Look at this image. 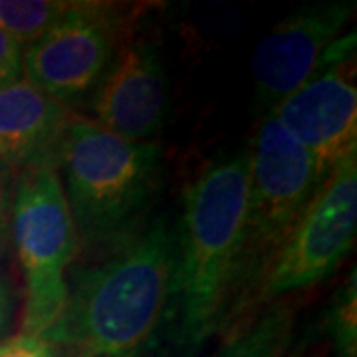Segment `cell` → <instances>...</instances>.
Segmentation results:
<instances>
[{"instance_id": "cell-1", "label": "cell", "mask_w": 357, "mask_h": 357, "mask_svg": "<svg viewBox=\"0 0 357 357\" xmlns=\"http://www.w3.org/2000/svg\"><path fill=\"white\" fill-rule=\"evenodd\" d=\"M248 149L218 153L183 192L167 312L169 342L195 357L222 330L244 288Z\"/></svg>"}, {"instance_id": "cell-2", "label": "cell", "mask_w": 357, "mask_h": 357, "mask_svg": "<svg viewBox=\"0 0 357 357\" xmlns=\"http://www.w3.org/2000/svg\"><path fill=\"white\" fill-rule=\"evenodd\" d=\"M177 230L157 215L93 266L74 272L60 321L44 335L72 357H143L165 326Z\"/></svg>"}, {"instance_id": "cell-3", "label": "cell", "mask_w": 357, "mask_h": 357, "mask_svg": "<svg viewBox=\"0 0 357 357\" xmlns=\"http://www.w3.org/2000/svg\"><path fill=\"white\" fill-rule=\"evenodd\" d=\"M77 244L109 252L143 227L163 173L157 141H128L70 115L60 165Z\"/></svg>"}, {"instance_id": "cell-4", "label": "cell", "mask_w": 357, "mask_h": 357, "mask_svg": "<svg viewBox=\"0 0 357 357\" xmlns=\"http://www.w3.org/2000/svg\"><path fill=\"white\" fill-rule=\"evenodd\" d=\"M10 230L26 286L22 333L44 337L64 314L66 268L79 248L56 169L20 171Z\"/></svg>"}, {"instance_id": "cell-5", "label": "cell", "mask_w": 357, "mask_h": 357, "mask_svg": "<svg viewBox=\"0 0 357 357\" xmlns=\"http://www.w3.org/2000/svg\"><path fill=\"white\" fill-rule=\"evenodd\" d=\"M328 177L306 147L268 114L248 151L244 286L264 276Z\"/></svg>"}, {"instance_id": "cell-6", "label": "cell", "mask_w": 357, "mask_h": 357, "mask_svg": "<svg viewBox=\"0 0 357 357\" xmlns=\"http://www.w3.org/2000/svg\"><path fill=\"white\" fill-rule=\"evenodd\" d=\"M123 8L112 2H72L50 30L26 46V82L62 105L89 96L121 46Z\"/></svg>"}, {"instance_id": "cell-7", "label": "cell", "mask_w": 357, "mask_h": 357, "mask_svg": "<svg viewBox=\"0 0 357 357\" xmlns=\"http://www.w3.org/2000/svg\"><path fill=\"white\" fill-rule=\"evenodd\" d=\"M357 234V153L345 157L288 234L264 272L262 298L304 290L333 274Z\"/></svg>"}, {"instance_id": "cell-8", "label": "cell", "mask_w": 357, "mask_h": 357, "mask_svg": "<svg viewBox=\"0 0 357 357\" xmlns=\"http://www.w3.org/2000/svg\"><path fill=\"white\" fill-rule=\"evenodd\" d=\"M354 10V0L306 4L258 42L252 54L258 112L270 114L316 74L321 54L340 36Z\"/></svg>"}, {"instance_id": "cell-9", "label": "cell", "mask_w": 357, "mask_h": 357, "mask_svg": "<svg viewBox=\"0 0 357 357\" xmlns=\"http://www.w3.org/2000/svg\"><path fill=\"white\" fill-rule=\"evenodd\" d=\"M98 128L128 141H153L167 119L169 86L159 44L135 38L121 44L89 93Z\"/></svg>"}, {"instance_id": "cell-10", "label": "cell", "mask_w": 357, "mask_h": 357, "mask_svg": "<svg viewBox=\"0 0 357 357\" xmlns=\"http://www.w3.org/2000/svg\"><path fill=\"white\" fill-rule=\"evenodd\" d=\"M347 68L349 62L318 70L270 112L326 175L357 153V88Z\"/></svg>"}, {"instance_id": "cell-11", "label": "cell", "mask_w": 357, "mask_h": 357, "mask_svg": "<svg viewBox=\"0 0 357 357\" xmlns=\"http://www.w3.org/2000/svg\"><path fill=\"white\" fill-rule=\"evenodd\" d=\"M70 114L26 79L0 89V163L58 171Z\"/></svg>"}, {"instance_id": "cell-12", "label": "cell", "mask_w": 357, "mask_h": 357, "mask_svg": "<svg viewBox=\"0 0 357 357\" xmlns=\"http://www.w3.org/2000/svg\"><path fill=\"white\" fill-rule=\"evenodd\" d=\"M292 307L280 302L232 337L217 357H282L292 340Z\"/></svg>"}, {"instance_id": "cell-13", "label": "cell", "mask_w": 357, "mask_h": 357, "mask_svg": "<svg viewBox=\"0 0 357 357\" xmlns=\"http://www.w3.org/2000/svg\"><path fill=\"white\" fill-rule=\"evenodd\" d=\"M70 4L68 0H0V30L24 48L42 38Z\"/></svg>"}, {"instance_id": "cell-14", "label": "cell", "mask_w": 357, "mask_h": 357, "mask_svg": "<svg viewBox=\"0 0 357 357\" xmlns=\"http://www.w3.org/2000/svg\"><path fill=\"white\" fill-rule=\"evenodd\" d=\"M326 330L330 332L337 357H356L357 349V276L356 266L349 278L333 294L326 310Z\"/></svg>"}, {"instance_id": "cell-15", "label": "cell", "mask_w": 357, "mask_h": 357, "mask_svg": "<svg viewBox=\"0 0 357 357\" xmlns=\"http://www.w3.org/2000/svg\"><path fill=\"white\" fill-rule=\"evenodd\" d=\"M0 357H60V354L44 337L18 333L0 342Z\"/></svg>"}, {"instance_id": "cell-16", "label": "cell", "mask_w": 357, "mask_h": 357, "mask_svg": "<svg viewBox=\"0 0 357 357\" xmlns=\"http://www.w3.org/2000/svg\"><path fill=\"white\" fill-rule=\"evenodd\" d=\"M24 48L0 30V89L18 82L22 76Z\"/></svg>"}, {"instance_id": "cell-17", "label": "cell", "mask_w": 357, "mask_h": 357, "mask_svg": "<svg viewBox=\"0 0 357 357\" xmlns=\"http://www.w3.org/2000/svg\"><path fill=\"white\" fill-rule=\"evenodd\" d=\"M13 220V187H10V169L0 163V256L4 255L10 236Z\"/></svg>"}, {"instance_id": "cell-18", "label": "cell", "mask_w": 357, "mask_h": 357, "mask_svg": "<svg viewBox=\"0 0 357 357\" xmlns=\"http://www.w3.org/2000/svg\"><path fill=\"white\" fill-rule=\"evenodd\" d=\"M13 319V296L4 278L0 276V335L8 330Z\"/></svg>"}]
</instances>
